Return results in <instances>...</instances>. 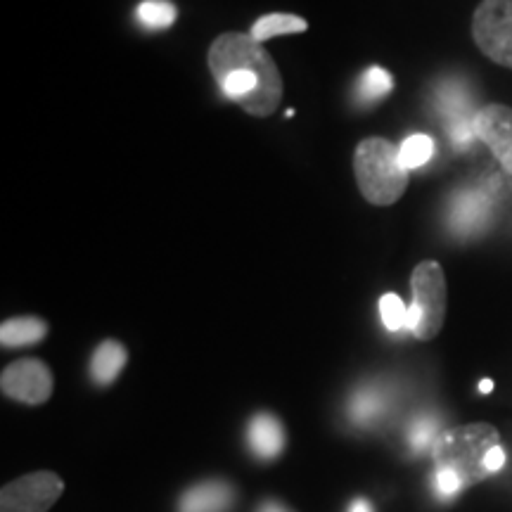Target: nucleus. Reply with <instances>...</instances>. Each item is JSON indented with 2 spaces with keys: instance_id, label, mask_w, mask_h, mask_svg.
<instances>
[{
  "instance_id": "obj_22",
  "label": "nucleus",
  "mask_w": 512,
  "mask_h": 512,
  "mask_svg": "<svg viewBox=\"0 0 512 512\" xmlns=\"http://www.w3.org/2000/svg\"><path fill=\"white\" fill-rule=\"evenodd\" d=\"M351 512H373V505H370L366 498H356V501L351 503Z\"/></svg>"
},
{
  "instance_id": "obj_17",
  "label": "nucleus",
  "mask_w": 512,
  "mask_h": 512,
  "mask_svg": "<svg viewBox=\"0 0 512 512\" xmlns=\"http://www.w3.org/2000/svg\"><path fill=\"white\" fill-rule=\"evenodd\" d=\"M432 155H434V140L430 136H425V133L408 136L399 145V159L408 171L425 166L432 159Z\"/></svg>"
},
{
  "instance_id": "obj_1",
  "label": "nucleus",
  "mask_w": 512,
  "mask_h": 512,
  "mask_svg": "<svg viewBox=\"0 0 512 512\" xmlns=\"http://www.w3.org/2000/svg\"><path fill=\"white\" fill-rule=\"evenodd\" d=\"M209 72L219 91L252 117H271L283 102V76L252 34L226 31L209 46Z\"/></svg>"
},
{
  "instance_id": "obj_5",
  "label": "nucleus",
  "mask_w": 512,
  "mask_h": 512,
  "mask_svg": "<svg viewBox=\"0 0 512 512\" xmlns=\"http://www.w3.org/2000/svg\"><path fill=\"white\" fill-rule=\"evenodd\" d=\"M472 38L491 62L512 69V0H482L472 15Z\"/></svg>"
},
{
  "instance_id": "obj_7",
  "label": "nucleus",
  "mask_w": 512,
  "mask_h": 512,
  "mask_svg": "<svg viewBox=\"0 0 512 512\" xmlns=\"http://www.w3.org/2000/svg\"><path fill=\"white\" fill-rule=\"evenodd\" d=\"M53 373L41 358H19L0 375V389L12 401L41 406L53 396Z\"/></svg>"
},
{
  "instance_id": "obj_16",
  "label": "nucleus",
  "mask_w": 512,
  "mask_h": 512,
  "mask_svg": "<svg viewBox=\"0 0 512 512\" xmlns=\"http://www.w3.org/2000/svg\"><path fill=\"white\" fill-rule=\"evenodd\" d=\"M384 411V396L375 387H366L354 394L349 401V415L358 425H370L375 418H380Z\"/></svg>"
},
{
  "instance_id": "obj_6",
  "label": "nucleus",
  "mask_w": 512,
  "mask_h": 512,
  "mask_svg": "<svg viewBox=\"0 0 512 512\" xmlns=\"http://www.w3.org/2000/svg\"><path fill=\"white\" fill-rule=\"evenodd\" d=\"M64 482L55 472L38 470L5 484L0 491V512H48L60 501Z\"/></svg>"
},
{
  "instance_id": "obj_2",
  "label": "nucleus",
  "mask_w": 512,
  "mask_h": 512,
  "mask_svg": "<svg viewBox=\"0 0 512 512\" xmlns=\"http://www.w3.org/2000/svg\"><path fill=\"white\" fill-rule=\"evenodd\" d=\"M501 444V432L489 422H472L444 430L430 448L434 472H451L460 486H475L489 475L486 456Z\"/></svg>"
},
{
  "instance_id": "obj_23",
  "label": "nucleus",
  "mask_w": 512,
  "mask_h": 512,
  "mask_svg": "<svg viewBox=\"0 0 512 512\" xmlns=\"http://www.w3.org/2000/svg\"><path fill=\"white\" fill-rule=\"evenodd\" d=\"M491 389H494V382H491V380L479 382V392H482V394H491Z\"/></svg>"
},
{
  "instance_id": "obj_12",
  "label": "nucleus",
  "mask_w": 512,
  "mask_h": 512,
  "mask_svg": "<svg viewBox=\"0 0 512 512\" xmlns=\"http://www.w3.org/2000/svg\"><path fill=\"white\" fill-rule=\"evenodd\" d=\"M48 335V323L38 316L8 318L0 325V344L5 349H19L38 344Z\"/></svg>"
},
{
  "instance_id": "obj_8",
  "label": "nucleus",
  "mask_w": 512,
  "mask_h": 512,
  "mask_svg": "<svg viewBox=\"0 0 512 512\" xmlns=\"http://www.w3.org/2000/svg\"><path fill=\"white\" fill-rule=\"evenodd\" d=\"M475 136L494 152L498 164L512 176V107L486 105L472 117Z\"/></svg>"
},
{
  "instance_id": "obj_3",
  "label": "nucleus",
  "mask_w": 512,
  "mask_h": 512,
  "mask_svg": "<svg viewBox=\"0 0 512 512\" xmlns=\"http://www.w3.org/2000/svg\"><path fill=\"white\" fill-rule=\"evenodd\" d=\"M354 176L363 200L375 207L399 202L411 181V171L399 159V145L387 138H366L356 145Z\"/></svg>"
},
{
  "instance_id": "obj_14",
  "label": "nucleus",
  "mask_w": 512,
  "mask_h": 512,
  "mask_svg": "<svg viewBox=\"0 0 512 512\" xmlns=\"http://www.w3.org/2000/svg\"><path fill=\"white\" fill-rule=\"evenodd\" d=\"M392 91H394L392 74H389L387 69H382V67H368L366 72L358 76L354 98H356L358 105L373 107L375 102L384 100Z\"/></svg>"
},
{
  "instance_id": "obj_15",
  "label": "nucleus",
  "mask_w": 512,
  "mask_h": 512,
  "mask_svg": "<svg viewBox=\"0 0 512 512\" xmlns=\"http://www.w3.org/2000/svg\"><path fill=\"white\" fill-rule=\"evenodd\" d=\"M178 10L169 0H145L138 5V22L150 31L169 29L176 22Z\"/></svg>"
},
{
  "instance_id": "obj_4",
  "label": "nucleus",
  "mask_w": 512,
  "mask_h": 512,
  "mask_svg": "<svg viewBox=\"0 0 512 512\" xmlns=\"http://www.w3.org/2000/svg\"><path fill=\"white\" fill-rule=\"evenodd\" d=\"M413 302L408 306V330L420 342H432L444 328L448 290L446 273L439 261L425 259L411 273Z\"/></svg>"
},
{
  "instance_id": "obj_11",
  "label": "nucleus",
  "mask_w": 512,
  "mask_h": 512,
  "mask_svg": "<svg viewBox=\"0 0 512 512\" xmlns=\"http://www.w3.org/2000/svg\"><path fill=\"white\" fill-rule=\"evenodd\" d=\"M128 363V351L117 339H105V342L98 344V349L93 351L91 356V380L100 387H107L117 380L121 370L126 368Z\"/></svg>"
},
{
  "instance_id": "obj_10",
  "label": "nucleus",
  "mask_w": 512,
  "mask_h": 512,
  "mask_svg": "<svg viewBox=\"0 0 512 512\" xmlns=\"http://www.w3.org/2000/svg\"><path fill=\"white\" fill-rule=\"evenodd\" d=\"M247 439L254 456L264 460L278 458L285 448V430L283 425H280V420L271 413H256L254 418L249 420Z\"/></svg>"
},
{
  "instance_id": "obj_19",
  "label": "nucleus",
  "mask_w": 512,
  "mask_h": 512,
  "mask_svg": "<svg viewBox=\"0 0 512 512\" xmlns=\"http://www.w3.org/2000/svg\"><path fill=\"white\" fill-rule=\"evenodd\" d=\"M439 434L441 432H437V418L425 415V418H418L411 427H408V444H411L415 453H422L427 451V448H432L434 439H437Z\"/></svg>"
},
{
  "instance_id": "obj_20",
  "label": "nucleus",
  "mask_w": 512,
  "mask_h": 512,
  "mask_svg": "<svg viewBox=\"0 0 512 512\" xmlns=\"http://www.w3.org/2000/svg\"><path fill=\"white\" fill-rule=\"evenodd\" d=\"M505 460H508V453H505L503 446H496L494 451L486 456V470H489V475H496V472L503 470Z\"/></svg>"
},
{
  "instance_id": "obj_18",
  "label": "nucleus",
  "mask_w": 512,
  "mask_h": 512,
  "mask_svg": "<svg viewBox=\"0 0 512 512\" xmlns=\"http://www.w3.org/2000/svg\"><path fill=\"white\" fill-rule=\"evenodd\" d=\"M380 316H382L384 328H387L389 332L408 330V309H406V304L401 302L399 294H394V292L382 294Z\"/></svg>"
},
{
  "instance_id": "obj_9",
  "label": "nucleus",
  "mask_w": 512,
  "mask_h": 512,
  "mask_svg": "<svg viewBox=\"0 0 512 512\" xmlns=\"http://www.w3.org/2000/svg\"><path fill=\"white\" fill-rule=\"evenodd\" d=\"M235 503V489L223 479H209L185 491L178 512H228Z\"/></svg>"
},
{
  "instance_id": "obj_21",
  "label": "nucleus",
  "mask_w": 512,
  "mask_h": 512,
  "mask_svg": "<svg viewBox=\"0 0 512 512\" xmlns=\"http://www.w3.org/2000/svg\"><path fill=\"white\" fill-rule=\"evenodd\" d=\"M256 512H292V510H287L283 503H278V501H264L259 505V510Z\"/></svg>"
},
{
  "instance_id": "obj_13",
  "label": "nucleus",
  "mask_w": 512,
  "mask_h": 512,
  "mask_svg": "<svg viewBox=\"0 0 512 512\" xmlns=\"http://www.w3.org/2000/svg\"><path fill=\"white\" fill-rule=\"evenodd\" d=\"M309 29V22L304 17L297 15H287V12H271V15L259 17L249 29L256 41L264 43L268 38L275 36H287V34H304Z\"/></svg>"
}]
</instances>
